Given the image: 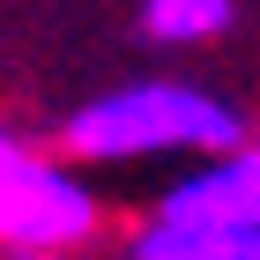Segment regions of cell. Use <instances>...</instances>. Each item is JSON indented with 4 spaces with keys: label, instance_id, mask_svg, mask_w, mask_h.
Returning <instances> with one entry per match:
<instances>
[{
    "label": "cell",
    "instance_id": "6da1fadb",
    "mask_svg": "<svg viewBox=\"0 0 260 260\" xmlns=\"http://www.w3.org/2000/svg\"><path fill=\"white\" fill-rule=\"evenodd\" d=\"M60 141L82 164H126V156H156V149L223 156V149L245 141V119L223 97L193 89V82H126V89H104V97L75 104Z\"/></svg>",
    "mask_w": 260,
    "mask_h": 260
},
{
    "label": "cell",
    "instance_id": "7a4b0ae2",
    "mask_svg": "<svg viewBox=\"0 0 260 260\" xmlns=\"http://www.w3.org/2000/svg\"><path fill=\"white\" fill-rule=\"evenodd\" d=\"M97 231V193L67 164L0 134V245L8 253H60Z\"/></svg>",
    "mask_w": 260,
    "mask_h": 260
},
{
    "label": "cell",
    "instance_id": "3957f363",
    "mask_svg": "<svg viewBox=\"0 0 260 260\" xmlns=\"http://www.w3.org/2000/svg\"><path fill=\"white\" fill-rule=\"evenodd\" d=\"M156 216H179V223H260V141H238L216 164L186 171L164 193Z\"/></svg>",
    "mask_w": 260,
    "mask_h": 260
},
{
    "label": "cell",
    "instance_id": "277c9868",
    "mask_svg": "<svg viewBox=\"0 0 260 260\" xmlns=\"http://www.w3.org/2000/svg\"><path fill=\"white\" fill-rule=\"evenodd\" d=\"M134 260H260V223H179V216H156L134 238Z\"/></svg>",
    "mask_w": 260,
    "mask_h": 260
},
{
    "label": "cell",
    "instance_id": "5b68a950",
    "mask_svg": "<svg viewBox=\"0 0 260 260\" xmlns=\"http://www.w3.org/2000/svg\"><path fill=\"white\" fill-rule=\"evenodd\" d=\"M141 30L156 45H201L231 30V0H141Z\"/></svg>",
    "mask_w": 260,
    "mask_h": 260
},
{
    "label": "cell",
    "instance_id": "8992f818",
    "mask_svg": "<svg viewBox=\"0 0 260 260\" xmlns=\"http://www.w3.org/2000/svg\"><path fill=\"white\" fill-rule=\"evenodd\" d=\"M15 260H45V253H15Z\"/></svg>",
    "mask_w": 260,
    "mask_h": 260
}]
</instances>
